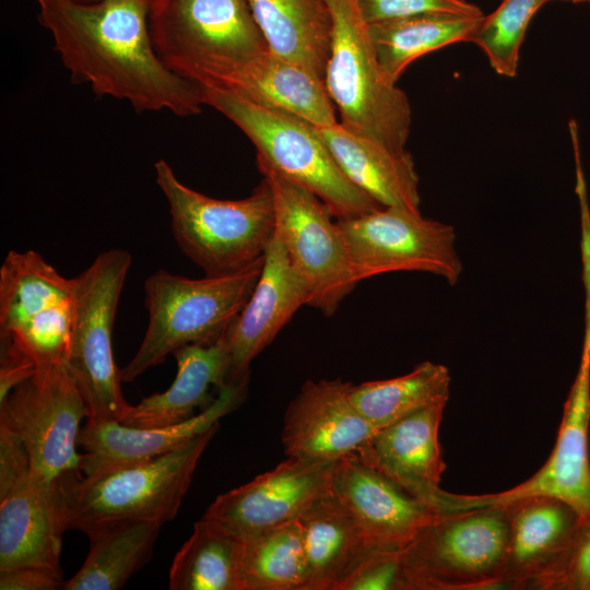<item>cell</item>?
Returning <instances> with one entry per match:
<instances>
[{
    "label": "cell",
    "mask_w": 590,
    "mask_h": 590,
    "mask_svg": "<svg viewBox=\"0 0 590 590\" xmlns=\"http://www.w3.org/2000/svg\"><path fill=\"white\" fill-rule=\"evenodd\" d=\"M38 5V22L51 34L73 83L126 101L138 113H201L202 87L168 69L154 49L150 0H40Z\"/></svg>",
    "instance_id": "cell-1"
},
{
    "label": "cell",
    "mask_w": 590,
    "mask_h": 590,
    "mask_svg": "<svg viewBox=\"0 0 590 590\" xmlns=\"http://www.w3.org/2000/svg\"><path fill=\"white\" fill-rule=\"evenodd\" d=\"M154 170L173 236L205 275L233 273L263 258L275 229L272 191L264 178L250 196L222 200L186 186L165 160L157 161Z\"/></svg>",
    "instance_id": "cell-2"
},
{
    "label": "cell",
    "mask_w": 590,
    "mask_h": 590,
    "mask_svg": "<svg viewBox=\"0 0 590 590\" xmlns=\"http://www.w3.org/2000/svg\"><path fill=\"white\" fill-rule=\"evenodd\" d=\"M219 426L160 457L82 474L62 491L67 529L87 535L121 521L173 520Z\"/></svg>",
    "instance_id": "cell-3"
},
{
    "label": "cell",
    "mask_w": 590,
    "mask_h": 590,
    "mask_svg": "<svg viewBox=\"0 0 590 590\" xmlns=\"http://www.w3.org/2000/svg\"><path fill=\"white\" fill-rule=\"evenodd\" d=\"M263 258L227 274L190 279L158 270L144 282L149 322L131 361L120 369L131 382L149 368L188 344L219 339L248 302L262 270Z\"/></svg>",
    "instance_id": "cell-4"
},
{
    "label": "cell",
    "mask_w": 590,
    "mask_h": 590,
    "mask_svg": "<svg viewBox=\"0 0 590 590\" xmlns=\"http://www.w3.org/2000/svg\"><path fill=\"white\" fill-rule=\"evenodd\" d=\"M202 99L247 135L256 148L257 164L316 194L337 220L382 208L342 173L318 127L216 88L202 87Z\"/></svg>",
    "instance_id": "cell-5"
},
{
    "label": "cell",
    "mask_w": 590,
    "mask_h": 590,
    "mask_svg": "<svg viewBox=\"0 0 590 590\" xmlns=\"http://www.w3.org/2000/svg\"><path fill=\"white\" fill-rule=\"evenodd\" d=\"M149 26L167 68L201 87L269 48L248 0H150Z\"/></svg>",
    "instance_id": "cell-6"
},
{
    "label": "cell",
    "mask_w": 590,
    "mask_h": 590,
    "mask_svg": "<svg viewBox=\"0 0 590 590\" xmlns=\"http://www.w3.org/2000/svg\"><path fill=\"white\" fill-rule=\"evenodd\" d=\"M331 15L324 84L346 129L404 150L412 110L406 94L382 73L357 0H323Z\"/></svg>",
    "instance_id": "cell-7"
},
{
    "label": "cell",
    "mask_w": 590,
    "mask_h": 590,
    "mask_svg": "<svg viewBox=\"0 0 590 590\" xmlns=\"http://www.w3.org/2000/svg\"><path fill=\"white\" fill-rule=\"evenodd\" d=\"M506 508L442 512L402 550L405 590L507 589Z\"/></svg>",
    "instance_id": "cell-8"
},
{
    "label": "cell",
    "mask_w": 590,
    "mask_h": 590,
    "mask_svg": "<svg viewBox=\"0 0 590 590\" xmlns=\"http://www.w3.org/2000/svg\"><path fill=\"white\" fill-rule=\"evenodd\" d=\"M130 266L128 251L109 249L74 278L67 366L85 401L88 421L121 422L131 406L122 396L113 353V327Z\"/></svg>",
    "instance_id": "cell-9"
},
{
    "label": "cell",
    "mask_w": 590,
    "mask_h": 590,
    "mask_svg": "<svg viewBox=\"0 0 590 590\" xmlns=\"http://www.w3.org/2000/svg\"><path fill=\"white\" fill-rule=\"evenodd\" d=\"M87 408L67 364L37 369L0 402V427L24 448L32 472L58 491L82 476L78 440Z\"/></svg>",
    "instance_id": "cell-10"
},
{
    "label": "cell",
    "mask_w": 590,
    "mask_h": 590,
    "mask_svg": "<svg viewBox=\"0 0 590 590\" xmlns=\"http://www.w3.org/2000/svg\"><path fill=\"white\" fill-rule=\"evenodd\" d=\"M68 279L34 250H10L0 267L1 349L37 369L68 362L74 307Z\"/></svg>",
    "instance_id": "cell-11"
},
{
    "label": "cell",
    "mask_w": 590,
    "mask_h": 590,
    "mask_svg": "<svg viewBox=\"0 0 590 590\" xmlns=\"http://www.w3.org/2000/svg\"><path fill=\"white\" fill-rule=\"evenodd\" d=\"M273 197L275 229L308 290V306L332 316L358 284L338 221L316 194L257 164Z\"/></svg>",
    "instance_id": "cell-12"
},
{
    "label": "cell",
    "mask_w": 590,
    "mask_h": 590,
    "mask_svg": "<svg viewBox=\"0 0 590 590\" xmlns=\"http://www.w3.org/2000/svg\"><path fill=\"white\" fill-rule=\"evenodd\" d=\"M357 283L396 271H423L455 285L462 263L451 225L397 206L337 220Z\"/></svg>",
    "instance_id": "cell-13"
},
{
    "label": "cell",
    "mask_w": 590,
    "mask_h": 590,
    "mask_svg": "<svg viewBox=\"0 0 590 590\" xmlns=\"http://www.w3.org/2000/svg\"><path fill=\"white\" fill-rule=\"evenodd\" d=\"M66 530L61 493L35 477L19 439L0 427V571L61 569Z\"/></svg>",
    "instance_id": "cell-14"
},
{
    "label": "cell",
    "mask_w": 590,
    "mask_h": 590,
    "mask_svg": "<svg viewBox=\"0 0 590 590\" xmlns=\"http://www.w3.org/2000/svg\"><path fill=\"white\" fill-rule=\"evenodd\" d=\"M585 343L554 449L543 467L530 479L500 493L452 494L453 511L504 505L530 496H548L568 504L581 518H590V342Z\"/></svg>",
    "instance_id": "cell-15"
},
{
    "label": "cell",
    "mask_w": 590,
    "mask_h": 590,
    "mask_svg": "<svg viewBox=\"0 0 590 590\" xmlns=\"http://www.w3.org/2000/svg\"><path fill=\"white\" fill-rule=\"evenodd\" d=\"M335 462L287 457L272 470L217 496L202 517L241 539L297 519L329 492Z\"/></svg>",
    "instance_id": "cell-16"
},
{
    "label": "cell",
    "mask_w": 590,
    "mask_h": 590,
    "mask_svg": "<svg viewBox=\"0 0 590 590\" xmlns=\"http://www.w3.org/2000/svg\"><path fill=\"white\" fill-rule=\"evenodd\" d=\"M352 386L340 378L304 382L283 417L286 457L335 462L378 430L353 404Z\"/></svg>",
    "instance_id": "cell-17"
},
{
    "label": "cell",
    "mask_w": 590,
    "mask_h": 590,
    "mask_svg": "<svg viewBox=\"0 0 590 590\" xmlns=\"http://www.w3.org/2000/svg\"><path fill=\"white\" fill-rule=\"evenodd\" d=\"M448 400L430 403L378 429L354 452L411 496L444 512L446 463L438 440Z\"/></svg>",
    "instance_id": "cell-18"
},
{
    "label": "cell",
    "mask_w": 590,
    "mask_h": 590,
    "mask_svg": "<svg viewBox=\"0 0 590 590\" xmlns=\"http://www.w3.org/2000/svg\"><path fill=\"white\" fill-rule=\"evenodd\" d=\"M331 493L357 521L374 550H403L442 511L411 496L355 453L334 464Z\"/></svg>",
    "instance_id": "cell-19"
},
{
    "label": "cell",
    "mask_w": 590,
    "mask_h": 590,
    "mask_svg": "<svg viewBox=\"0 0 590 590\" xmlns=\"http://www.w3.org/2000/svg\"><path fill=\"white\" fill-rule=\"evenodd\" d=\"M308 290L274 229L259 280L245 307L225 331L231 359L228 382L249 378L251 362L295 312L308 305Z\"/></svg>",
    "instance_id": "cell-20"
},
{
    "label": "cell",
    "mask_w": 590,
    "mask_h": 590,
    "mask_svg": "<svg viewBox=\"0 0 590 590\" xmlns=\"http://www.w3.org/2000/svg\"><path fill=\"white\" fill-rule=\"evenodd\" d=\"M248 385L249 378L228 382L209 406L175 425L140 428L114 420H87L78 440L84 449L81 453L82 474L146 461L179 448L236 410L246 398Z\"/></svg>",
    "instance_id": "cell-21"
},
{
    "label": "cell",
    "mask_w": 590,
    "mask_h": 590,
    "mask_svg": "<svg viewBox=\"0 0 590 590\" xmlns=\"http://www.w3.org/2000/svg\"><path fill=\"white\" fill-rule=\"evenodd\" d=\"M206 88L221 90L252 104L290 113L316 127L339 121L324 80L269 48Z\"/></svg>",
    "instance_id": "cell-22"
},
{
    "label": "cell",
    "mask_w": 590,
    "mask_h": 590,
    "mask_svg": "<svg viewBox=\"0 0 590 590\" xmlns=\"http://www.w3.org/2000/svg\"><path fill=\"white\" fill-rule=\"evenodd\" d=\"M334 161L358 189L382 206L420 212L418 175L412 155L346 129L318 127Z\"/></svg>",
    "instance_id": "cell-23"
},
{
    "label": "cell",
    "mask_w": 590,
    "mask_h": 590,
    "mask_svg": "<svg viewBox=\"0 0 590 590\" xmlns=\"http://www.w3.org/2000/svg\"><path fill=\"white\" fill-rule=\"evenodd\" d=\"M177 373L169 388L143 398L131 405L121 423L132 427L154 428L182 423L205 409L214 399L212 386L228 384L231 359L225 332L209 343L188 344L173 353Z\"/></svg>",
    "instance_id": "cell-24"
},
{
    "label": "cell",
    "mask_w": 590,
    "mask_h": 590,
    "mask_svg": "<svg viewBox=\"0 0 590 590\" xmlns=\"http://www.w3.org/2000/svg\"><path fill=\"white\" fill-rule=\"evenodd\" d=\"M509 520L504 580L507 589H527L571 539L580 516L568 504L548 496H530L502 505Z\"/></svg>",
    "instance_id": "cell-25"
},
{
    "label": "cell",
    "mask_w": 590,
    "mask_h": 590,
    "mask_svg": "<svg viewBox=\"0 0 590 590\" xmlns=\"http://www.w3.org/2000/svg\"><path fill=\"white\" fill-rule=\"evenodd\" d=\"M298 521L307 562L306 590H338L361 560L376 551L330 489Z\"/></svg>",
    "instance_id": "cell-26"
},
{
    "label": "cell",
    "mask_w": 590,
    "mask_h": 590,
    "mask_svg": "<svg viewBox=\"0 0 590 590\" xmlns=\"http://www.w3.org/2000/svg\"><path fill=\"white\" fill-rule=\"evenodd\" d=\"M271 51L324 80L332 22L323 0H248Z\"/></svg>",
    "instance_id": "cell-27"
},
{
    "label": "cell",
    "mask_w": 590,
    "mask_h": 590,
    "mask_svg": "<svg viewBox=\"0 0 590 590\" xmlns=\"http://www.w3.org/2000/svg\"><path fill=\"white\" fill-rule=\"evenodd\" d=\"M162 523L116 522L87 534L90 550L81 568L63 582L64 590H117L151 559Z\"/></svg>",
    "instance_id": "cell-28"
},
{
    "label": "cell",
    "mask_w": 590,
    "mask_h": 590,
    "mask_svg": "<svg viewBox=\"0 0 590 590\" xmlns=\"http://www.w3.org/2000/svg\"><path fill=\"white\" fill-rule=\"evenodd\" d=\"M481 17L421 15L368 24V32L382 73L396 83L422 56L453 43L469 42Z\"/></svg>",
    "instance_id": "cell-29"
},
{
    "label": "cell",
    "mask_w": 590,
    "mask_h": 590,
    "mask_svg": "<svg viewBox=\"0 0 590 590\" xmlns=\"http://www.w3.org/2000/svg\"><path fill=\"white\" fill-rule=\"evenodd\" d=\"M238 571L241 590H306L307 562L298 518L243 538Z\"/></svg>",
    "instance_id": "cell-30"
},
{
    "label": "cell",
    "mask_w": 590,
    "mask_h": 590,
    "mask_svg": "<svg viewBox=\"0 0 590 590\" xmlns=\"http://www.w3.org/2000/svg\"><path fill=\"white\" fill-rule=\"evenodd\" d=\"M241 538L201 518L169 568L170 590H241L238 560Z\"/></svg>",
    "instance_id": "cell-31"
},
{
    "label": "cell",
    "mask_w": 590,
    "mask_h": 590,
    "mask_svg": "<svg viewBox=\"0 0 590 590\" xmlns=\"http://www.w3.org/2000/svg\"><path fill=\"white\" fill-rule=\"evenodd\" d=\"M450 374L441 364L423 362L410 373L391 379L353 385L350 398L377 429L440 400H448Z\"/></svg>",
    "instance_id": "cell-32"
},
{
    "label": "cell",
    "mask_w": 590,
    "mask_h": 590,
    "mask_svg": "<svg viewBox=\"0 0 590 590\" xmlns=\"http://www.w3.org/2000/svg\"><path fill=\"white\" fill-rule=\"evenodd\" d=\"M550 0H502L497 9L483 15L469 42L486 55L496 73L507 78L517 74L519 51L530 21Z\"/></svg>",
    "instance_id": "cell-33"
},
{
    "label": "cell",
    "mask_w": 590,
    "mask_h": 590,
    "mask_svg": "<svg viewBox=\"0 0 590 590\" xmlns=\"http://www.w3.org/2000/svg\"><path fill=\"white\" fill-rule=\"evenodd\" d=\"M527 589L590 590V518H580L567 545Z\"/></svg>",
    "instance_id": "cell-34"
},
{
    "label": "cell",
    "mask_w": 590,
    "mask_h": 590,
    "mask_svg": "<svg viewBox=\"0 0 590 590\" xmlns=\"http://www.w3.org/2000/svg\"><path fill=\"white\" fill-rule=\"evenodd\" d=\"M367 24L430 14L481 17L479 7L464 0H357Z\"/></svg>",
    "instance_id": "cell-35"
},
{
    "label": "cell",
    "mask_w": 590,
    "mask_h": 590,
    "mask_svg": "<svg viewBox=\"0 0 590 590\" xmlns=\"http://www.w3.org/2000/svg\"><path fill=\"white\" fill-rule=\"evenodd\" d=\"M338 590H405L402 550L371 551Z\"/></svg>",
    "instance_id": "cell-36"
},
{
    "label": "cell",
    "mask_w": 590,
    "mask_h": 590,
    "mask_svg": "<svg viewBox=\"0 0 590 590\" xmlns=\"http://www.w3.org/2000/svg\"><path fill=\"white\" fill-rule=\"evenodd\" d=\"M63 582L61 569L24 566L0 571L1 590H55Z\"/></svg>",
    "instance_id": "cell-37"
},
{
    "label": "cell",
    "mask_w": 590,
    "mask_h": 590,
    "mask_svg": "<svg viewBox=\"0 0 590 590\" xmlns=\"http://www.w3.org/2000/svg\"><path fill=\"white\" fill-rule=\"evenodd\" d=\"M36 371V366L26 357L1 349L0 357V402Z\"/></svg>",
    "instance_id": "cell-38"
},
{
    "label": "cell",
    "mask_w": 590,
    "mask_h": 590,
    "mask_svg": "<svg viewBox=\"0 0 590 590\" xmlns=\"http://www.w3.org/2000/svg\"><path fill=\"white\" fill-rule=\"evenodd\" d=\"M73 1L81 2V3H93V2H97L99 0H73Z\"/></svg>",
    "instance_id": "cell-39"
},
{
    "label": "cell",
    "mask_w": 590,
    "mask_h": 590,
    "mask_svg": "<svg viewBox=\"0 0 590 590\" xmlns=\"http://www.w3.org/2000/svg\"><path fill=\"white\" fill-rule=\"evenodd\" d=\"M550 1H553V0H550ZM560 1H570V2H575V3H579V2H590V0H560Z\"/></svg>",
    "instance_id": "cell-40"
},
{
    "label": "cell",
    "mask_w": 590,
    "mask_h": 590,
    "mask_svg": "<svg viewBox=\"0 0 590 590\" xmlns=\"http://www.w3.org/2000/svg\"><path fill=\"white\" fill-rule=\"evenodd\" d=\"M40 0H36V2L38 3Z\"/></svg>",
    "instance_id": "cell-41"
}]
</instances>
